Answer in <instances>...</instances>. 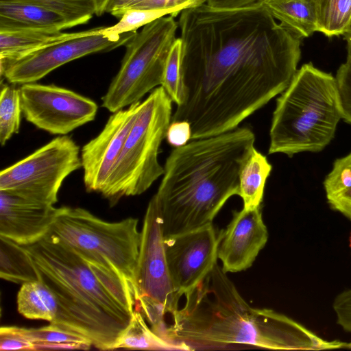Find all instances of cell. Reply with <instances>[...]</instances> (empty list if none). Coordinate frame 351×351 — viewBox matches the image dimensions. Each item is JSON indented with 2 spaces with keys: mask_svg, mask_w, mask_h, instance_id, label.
<instances>
[{
  "mask_svg": "<svg viewBox=\"0 0 351 351\" xmlns=\"http://www.w3.org/2000/svg\"><path fill=\"white\" fill-rule=\"evenodd\" d=\"M183 98L171 121L191 140L225 133L282 93L295 74L301 38L277 23L263 1L235 10L203 4L183 10Z\"/></svg>",
  "mask_w": 351,
  "mask_h": 351,
  "instance_id": "cell-1",
  "label": "cell"
},
{
  "mask_svg": "<svg viewBox=\"0 0 351 351\" xmlns=\"http://www.w3.org/2000/svg\"><path fill=\"white\" fill-rule=\"evenodd\" d=\"M23 246L57 300L58 313L50 324L99 350H115L135 308L133 285L110 262L80 254L56 237Z\"/></svg>",
  "mask_w": 351,
  "mask_h": 351,
  "instance_id": "cell-2",
  "label": "cell"
},
{
  "mask_svg": "<svg viewBox=\"0 0 351 351\" xmlns=\"http://www.w3.org/2000/svg\"><path fill=\"white\" fill-rule=\"evenodd\" d=\"M171 316L166 341L177 350H194L243 344L271 350L343 348L346 342L324 339L289 317L252 308L217 263Z\"/></svg>",
  "mask_w": 351,
  "mask_h": 351,
  "instance_id": "cell-3",
  "label": "cell"
},
{
  "mask_svg": "<svg viewBox=\"0 0 351 351\" xmlns=\"http://www.w3.org/2000/svg\"><path fill=\"white\" fill-rule=\"evenodd\" d=\"M255 135L241 127L175 147L153 196L164 238L211 223L226 202L240 193V173Z\"/></svg>",
  "mask_w": 351,
  "mask_h": 351,
  "instance_id": "cell-4",
  "label": "cell"
},
{
  "mask_svg": "<svg viewBox=\"0 0 351 351\" xmlns=\"http://www.w3.org/2000/svg\"><path fill=\"white\" fill-rule=\"evenodd\" d=\"M341 119L335 77L306 63L276 99L268 154L292 157L321 152L334 138Z\"/></svg>",
  "mask_w": 351,
  "mask_h": 351,
  "instance_id": "cell-5",
  "label": "cell"
},
{
  "mask_svg": "<svg viewBox=\"0 0 351 351\" xmlns=\"http://www.w3.org/2000/svg\"><path fill=\"white\" fill-rule=\"evenodd\" d=\"M172 99L162 86L141 101L136 119L101 193L111 206L145 192L164 174L158 152L172 121Z\"/></svg>",
  "mask_w": 351,
  "mask_h": 351,
  "instance_id": "cell-6",
  "label": "cell"
},
{
  "mask_svg": "<svg viewBox=\"0 0 351 351\" xmlns=\"http://www.w3.org/2000/svg\"><path fill=\"white\" fill-rule=\"evenodd\" d=\"M178 23L167 15L145 25L125 44V53L101 106L110 112L141 101L162 85L166 60L175 42Z\"/></svg>",
  "mask_w": 351,
  "mask_h": 351,
  "instance_id": "cell-7",
  "label": "cell"
},
{
  "mask_svg": "<svg viewBox=\"0 0 351 351\" xmlns=\"http://www.w3.org/2000/svg\"><path fill=\"white\" fill-rule=\"evenodd\" d=\"M138 223L132 217L109 222L84 208L62 206L47 235L58 238L80 254L110 262L136 291L141 239Z\"/></svg>",
  "mask_w": 351,
  "mask_h": 351,
  "instance_id": "cell-8",
  "label": "cell"
},
{
  "mask_svg": "<svg viewBox=\"0 0 351 351\" xmlns=\"http://www.w3.org/2000/svg\"><path fill=\"white\" fill-rule=\"evenodd\" d=\"M136 273V304L152 330L166 341V315L179 308L180 296L172 283L165 252L160 211L150 199L141 230Z\"/></svg>",
  "mask_w": 351,
  "mask_h": 351,
  "instance_id": "cell-9",
  "label": "cell"
},
{
  "mask_svg": "<svg viewBox=\"0 0 351 351\" xmlns=\"http://www.w3.org/2000/svg\"><path fill=\"white\" fill-rule=\"evenodd\" d=\"M82 167L80 147L58 136L0 172V191L54 205L64 180Z\"/></svg>",
  "mask_w": 351,
  "mask_h": 351,
  "instance_id": "cell-10",
  "label": "cell"
},
{
  "mask_svg": "<svg viewBox=\"0 0 351 351\" xmlns=\"http://www.w3.org/2000/svg\"><path fill=\"white\" fill-rule=\"evenodd\" d=\"M104 27L66 33L17 60L0 63V74L9 83L36 82L57 68L71 61L95 53L115 49L125 44L136 31L121 34L105 32Z\"/></svg>",
  "mask_w": 351,
  "mask_h": 351,
  "instance_id": "cell-11",
  "label": "cell"
},
{
  "mask_svg": "<svg viewBox=\"0 0 351 351\" xmlns=\"http://www.w3.org/2000/svg\"><path fill=\"white\" fill-rule=\"evenodd\" d=\"M23 114L37 128L55 135H67L96 117L92 99L54 84L36 82L20 87Z\"/></svg>",
  "mask_w": 351,
  "mask_h": 351,
  "instance_id": "cell-12",
  "label": "cell"
},
{
  "mask_svg": "<svg viewBox=\"0 0 351 351\" xmlns=\"http://www.w3.org/2000/svg\"><path fill=\"white\" fill-rule=\"evenodd\" d=\"M221 238V232L212 223L164 238L171 279L180 297L197 287L217 263Z\"/></svg>",
  "mask_w": 351,
  "mask_h": 351,
  "instance_id": "cell-13",
  "label": "cell"
},
{
  "mask_svg": "<svg viewBox=\"0 0 351 351\" xmlns=\"http://www.w3.org/2000/svg\"><path fill=\"white\" fill-rule=\"evenodd\" d=\"M141 101L121 109L109 117L104 129L81 150L84 183L88 192L101 193L136 119Z\"/></svg>",
  "mask_w": 351,
  "mask_h": 351,
  "instance_id": "cell-14",
  "label": "cell"
},
{
  "mask_svg": "<svg viewBox=\"0 0 351 351\" xmlns=\"http://www.w3.org/2000/svg\"><path fill=\"white\" fill-rule=\"evenodd\" d=\"M268 239L261 205L233 212L226 230L221 231L218 258L225 273L238 272L250 267Z\"/></svg>",
  "mask_w": 351,
  "mask_h": 351,
  "instance_id": "cell-15",
  "label": "cell"
},
{
  "mask_svg": "<svg viewBox=\"0 0 351 351\" xmlns=\"http://www.w3.org/2000/svg\"><path fill=\"white\" fill-rule=\"evenodd\" d=\"M59 208L0 191V237L21 245L43 239L53 224Z\"/></svg>",
  "mask_w": 351,
  "mask_h": 351,
  "instance_id": "cell-16",
  "label": "cell"
},
{
  "mask_svg": "<svg viewBox=\"0 0 351 351\" xmlns=\"http://www.w3.org/2000/svg\"><path fill=\"white\" fill-rule=\"evenodd\" d=\"M82 24L80 19L51 4L29 0H0V32H62Z\"/></svg>",
  "mask_w": 351,
  "mask_h": 351,
  "instance_id": "cell-17",
  "label": "cell"
},
{
  "mask_svg": "<svg viewBox=\"0 0 351 351\" xmlns=\"http://www.w3.org/2000/svg\"><path fill=\"white\" fill-rule=\"evenodd\" d=\"M276 20L301 38L317 31L313 0H263Z\"/></svg>",
  "mask_w": 351,
  "mask_h": 351,
  "instance_id": "cell-18",
  "label": "cell"
},
{
  "mask_svg": "<svg viewBox=\"0 0 351 351\" xmlns=\"http://www.w3.org/2000/svg\"><path fill=\"white\" fill-rule=\"evenodd\" d=\"M17 308L25 317L53 322L58 313L57 300L51 291L40 280L21 285L17 295Z\"/></svg>",
  "mask_w": 351,
  "mask_h": 351,
  "instance_id": "cell-19",
  "label": "cell"
},
{
  "mask_svg": "<svg viewBox=\"0 0 351 351\" xmlns=\"http://www.w3.org/2000/svg\"><path fill=\"white\" fill-rule=\"evenodd\" d=\"M66 33L32 29L0 32V63L11 62L63 38Z\"/></svg>",
  "mask_w": 351,
  "mask_h": 351,
  "instance_id": "cell-20",
  "label": "cell"
},
{
  "mask_svg": "<svg viewBox=\"0 0 351 351\" xmlns=\"http://www.w3.org/2000/svg\"><path fill=\"white\" fill-rule=\"evenodd\" d=\"M272 166L267 156L254 148L240 173V193L243 208H254L261 205L264 189Z\"/></svg>",
  "mask_w": 351,
  "mask_h": 351,
  "instance_id": "cell-21",
  "label": "cell"
},
{
  "mask_svg": "<svg viewBox=\"0 0 351 351\" xmlns=\"http://www.w3.org/2000/svg\"><path fill=\"white\" fill-rule=\"evenodd\" d=\"M16 327L21 335L34 344V350H88L93 346L86 338L51 324L40 328Z\"/></svg>",
  "mask_w": 351,
  "mask_h": 351,
  "instance_id": "cell-22",
  "label": "cell"
},
{
  "mask_svg": "<svg viewBox=\"0 0 351 351\" xmlns=\"http://www.w3.org/2000/svg\"><path fill=\"white\" fill-rule=\"evenodd\" d=\"M0 276L16 284L38 280L24 247L0 237Z\"/></svg>",
  "mask_w": 351,
  "mask_h": 351,
  "instance_id": "cell-23",
  "label": "cell"
},
{
  "mask_svg": "<svg viewBox=\"0 0 351 351\" xmlns=\"http://www.w3.org/2000/svg\"><path fill=\"white\" fill-rule=\"evenodd\" d=\"M143 314L134 309L130 323L116 346L117 349L177 350L149 327Z\"/></svg>",
  "mask_w": 351,
  "mask_h": 351,
  "instance_id": "cell-24",
  "label": "cell"
},
{
  "mask_svg": "<svg viewBox=\"0 0 351 351\" xmlns=\"http://www.w3.org/2000/svg\"><path fill=\"white\" fill-rule=\"evenodd\" d=\"M317 32L328 37L343 35L351 21V0H313Z\"/></svg>",
  "mask_w": 351,
  "mask_h": 351,
  "instance_id": "cell-25",
  "label": "cell"
},
{
  "mask_svg": "<svg viewBox=\"0 0 351 351\" xmlns=\"http://www.w3.org/2000/svg\"><path fill=\"white\" fill-rule=\"evenodd\" d=\"M22 106L19 88L16 84H1L0 143L5 145L20 130Z\"/></svg>",
  "mask_w": 351,
  "mask_h": 351,
  "instance_id": "cell-26",
  "label": "cell"
},
{
  "mask_svg": "<svg viewBox=\"0 0 351 351\" xmlns=\"http://www.w3.org/2000/svg\"><path fill=\"white\" fill-rule=\"evenodd\" d=\"M181 57L182 41L178 38L173 43L167 56L161 85L176 106L181 104L183 98Z\"/></svg>",
  "mask_w": 351,
  "mask_h": 351,
  "instance_id": "cell-27",
  "label": "cell"
},
{
  "mask_svg": "<svg viewBox=\"0 0 351 351\" xmlns=\"http://www.w3.org/2000/svg\"><path fill=\"white\" fill-rule=\"evenodd\" d=\"M167 15H170V12L164 10L130 8L123 12L118 23L105 27L104 30L117 34L136 31L139 27Z\"/></svg>",
  "mask_w": 351,
  "mask_h": 351,
  "instance_id": "cell-28",
  "label": "cell"
},
{
  "mask_svg": "<svg viewBox=\"0 0 351 351\" xmlns=\"http://www.w3.org/2000/svg\"><path fill=\"white\" fill-rule=\"evenodd\" d=\"M324 187L327 200L344 193L351 187V152L335 160L325 178Z\"/></svg>",
  "mask_w": 351,
  "mask_h": 351,
  "instance_id": "cell-29",
  "label": "cell"
},
{
  "mask_svg": "<svg viewBox=\"0 0 351 351\" xmlns=\"http://www.w3.org/2000/svg\"><path fill=\"white\" fill-rule=\"evenodd\" d=\"M342 119L351 124V64L346 62L335 76Z\"/></svg>",
  "mask_w": 351,
  "mask_h": 351,
  "instance_id": "cell-30",
  "label": "cell"
},
{
  "mask_svg": "<svg viewBox=\"0 0 351 351\" xmlns=\"http://www.w3.org/2000/svg\"><path fill=\"white\" fill-rule=\"evenodd\" d=\"M207 1L208 0H138L128 9L164 10L169 11L170 15L176 17L183 10L198 7L205 4Z\"/></svg>",
  "mask_w": 351,
  "mask_h": 351,
  "instance_id": "cell-31",
  "label": "cell"
},
{
  "mask_svg": "<svg viewBox=\"0 0 351 351\" xmlns=\"http://www.w3.org/2000/svg\"><path fill=\"white\" fill-rule=\"evenodd\" d=\"M0 350H34V344L21 335L15 326L0 328Z\"/></svg>",
  "mask_w": 351,
  "mask_h": 351,
  "instance_id": "cell-32",
  "label": "cell"
},
{
  "mask_svg": "<svg viewBox=\"0 0 351 351\" xmlns=\"http://www.w3.org/2000/svg\"><path fill=\"white\" fill-rule=\"evenodd\" d=\"M191 128L184 121H171L166 136L168 143L174 147L184 145L191 141Z\"/></svg>",
  "mask_w": 351,
  "mask_h": 351,
  "instance_id": "cell-33",
  "label": "cell"
},
{
  "mask_svg": "<svg viewBox=\"0 0 351 351\" xmlns=\"http://www.w3.org/2000/svg\"><path fill=\"white\" fill-rule=\"evenodd\" d=\"M52 4L60 8L81 13L95 14V0H29Z\"/></svg>",
  "mask_w": 351,
  "mask_h": 351,
  "instance_id": "cell-34",
  "label": "cell"
},
{
  "mask_svg": "<svg viewBox=\"0 0 351 351\" xmlns=\"http://www.w3.org/2000/svg\"><path fill=\"white\" fill-rule=\"evenodd\" d=\"M330 207L351 221V187L341 195L327 200Z\"/></svg>",
  "mask_w": 351,
  "mask_h": 351,
  "instance_id": "cell-35",
  "label": "cell"
},
{
  "mask_svg": "<svg viewBox=\"0 0 351 351\" xmlns=\"http://www.w3.org/2000/svg\"><path fill=\"white\" fill-rule=\"evenodd\" d=\"M263 0H208L206 4L220 10H235L253 5Z\"/></svg>",
  "mask_w": 351,
  "mask_h": 351,
  "instance_id": "cell-36",
  "label": "cell"
},
{
  "mask_svg": "<svg viewBox=\"0 0 351 351\" xmlns=\"http://www.w3.org/2000/svg\"><path fill=\"white\" fill-rule=\"evenodd\" d=\"M138 0H108L104 8V13H109L117 18H120L123 12Z\"/></svg>",
  "mask_w": 351,
  "mask_h": 351,
  "instance_id": "cell-37",
  "label": "cell"
},
{
  "mask_svg": "<svg viewBox=\"0 0 351 351\" xmlns=\"http://www.w3.org/2000/svg\"><path fill=\"white\" fill-rule=\"evenodd\" d=\"M344 39L346 41L347 45V60L346 62L351 64V21L343 34Z\"/></svg>",
  "mask_w": 351,
  "mask_h": 351,
  "instance_id": "cell-38",
  "label": "cell"
},
{
  "mask_svg": "<svg viewBox=\"0 0 351 351\" xmlns=\"http://www.w3.org/2000/svg\"><path fill=\"white\" fill-rule=\"evenodd\" d=\"M108 0H95L96 12L95 15L100 16L104 14V8Z\"/></svg>",
  "mask_w": 351,
  "mask_h": 351,
  "instance_id": "cell-39",
  "label": "cell"
},
{
  "mask_svg": "<svg viewBox=\"0 0 351 351\" xmlns=\"http://www.w3.org/2000/svg\"><path fill=\"white\" fill-rule=\"evenodd\" d=\"M344 348H350L351 349V341L349 343H346V345L344 346Z\"/></svg>",
  "mask_w": 351,
  "mask_h": 351,
  "instance_id": "cell-40",
  "label": "cell"
},
{
  "mask_svg": "<svg viewBox=\"0 0 351 351\" xmlns=\"http://www.w3.org/2000/svg\"><path fill=\"white\" fill-rule=\"evenodd\" d=\"M350 247L351 248V233H350Z\"/></svg>",
  "mask_w": 351,
  "mask_h": 351,
  "instance_id": "cell-41",
  "label": "cell"
}]
</instances>
